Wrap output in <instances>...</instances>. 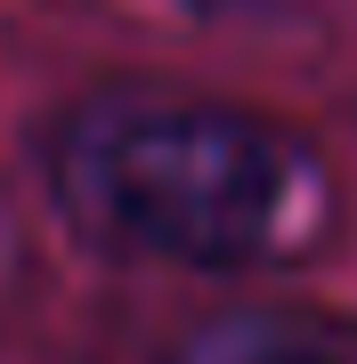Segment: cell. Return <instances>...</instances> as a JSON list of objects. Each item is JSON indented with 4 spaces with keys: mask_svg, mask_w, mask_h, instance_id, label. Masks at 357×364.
<instances>
[{
    "mask_svg": "<svg viewBox=\"0 0 357 364\" xmlns=\"http://www.w3.org/2000/svg\"><path fill=\"white\" fill-rule=\"evenodd\" d=\"M49 186L106 251L203 275L301 259L325 235V162L219 97L98 90L49 138Z\"/></svg>",
    "mask_w": 357,
    "mask_h": 364,
    "instance_id": "1",
    "label": "cell"
},
{
    "mask_svg": "<svg viewBox=\"0 0 357 364\" xmlns=\"http://www.w3.org/2000/svg\"><path fill=\"white\" fill-rule=\"evenodd\" d=\"M171 364H357V324L325 316H219L171 348Z\"/></svg>",
    "mask_w": 357,
    "mask_h": 364,
    "instance_id": "2",
    "label": "cell"
}]
</instances>
